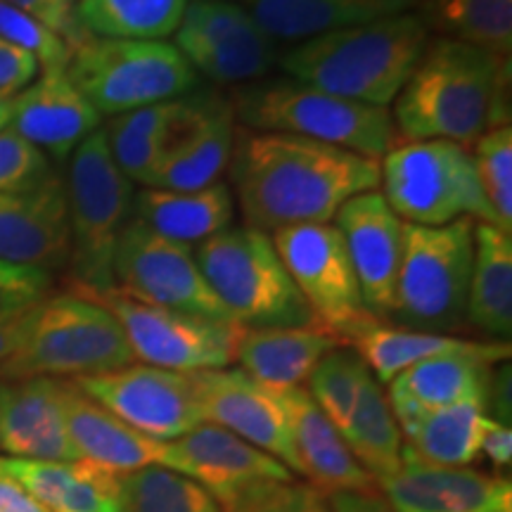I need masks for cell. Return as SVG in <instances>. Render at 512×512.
<instances>
[{"instance_id": "1", "label": "cell", "mask_w": 512, "mask_h": 512, "mask_svg": "<svg viewBox=\"0 0 512 512\" xmlns=\"http://www.w3.org/2000/svg\"><path fill=\"white\" fill-rule=\"evenodd\" d=\"M233 197L247 226L330 223L351 197L380 188V159L290 133L247 131L230 159Z\"/></svg>"}, {"instance_id": "2", "label": "cell", "mask_w": 512, "mask_h": 512, "mask_svg": "<svg viewBox=\"0 0 512 512\" xmlns=\"http://www.w3.org/2000/svg\"><path fill=\"white\" fill-rule=\"evenodd\" d=\"M508 76L510 57L453 38L430 41L394 100L392 119L399 143L451 140L467 147L489 128L508 126L501 119Z\"/></svg>"}, {"instance_id": "3", "label": "cell", "mask_w": 512, "mask_h": 512, "mask_svg": "<svg viewBox=\"0 0 512 512\" xmlns=\"http://www.w3.org/2000/svg\"><path fill=\"white\" fill-rule=\"evenodd\" d=\"M427 43L425 19L406 12L297 43L278 62L294 81L339 98L389 107L411 79Z\"/></svg>"}, {"instance_id": "4", "label": "cell", "mask_w": 512, "mask_h": 512, "mask_svg": "<svg viewBox=\"0 0 512 512\" xmlns=\"http://www.w3.org/2000/svg\"><path fill=\"white\" fill-rule=\"evenodd\" d=\"M133 351L119 320L79 292L57 294L29 311L15 354L0 366V380L91 377L133 366Z\"/></svg>"}, {"instance_id": "5", "label": "cell", "mask_w": 512, "mask_h": 512, "mask_svg": "<svg viewBox=\"0 0 512 512\" xmlns=\"http://www.w3.org/2000/svg\"><path fill=\"white\" fill-rule=\"evenodd\" d=\"M230 105L249 131L290 133L373 159L399 145L387 107L339 98L290 76L249 86Z\"/></svg>"}, {"instance_id": "6", "label": "cell", "mask_w": 512, "mask_h": 512, "mask_svg": "<svg viewBox=\"0 0 512 512\" xmlns=\"http://www.w3.org/2000/svg\"><path fill=\"white\" fill-rule=\"evenodd\" d=\"M195 259L240 328H302L316 323L264 230L230 226L200 242Z\"/></svg>"}, {"instance_id": "7", "label": "cell", "mask_w": 512, "mask_h": 512, "mask_svg": "<svg viewBox=\"0 0 512 512\" xmlns=\"http://www.w3.org/2000/svg\"><path fill=\"white\" fill-rule=\"evenodd\" d=\"M69 209V261L74 292L114 287V254L131 221L133 183L114 164L105 131L98 128L72 152L64 181Z\"/></svg>"}, {"instance_id": "8", "label": "cell", "mask_w": 512, "mask_h": 512, "mask_svg": "<svg viewBox=\"0 0 512 512\" xmlns=\"http://www.w3.org/2000/svg\"><path fill=\"white\" fill-rule=\"evenodd\" d=\"M382 195L411 226L437 228L458 219L498 221L479 185L470 147L451 140H408L380 159Z\"/></svg>"}, {"instance_id": "9", "label": "cell", "mask_w": 512, "mask_h": 512, "mask_svg": "<svg viewBox=\"0 0 512 512\" xmlns=\"http://www.w3.org/2000/svg\"><path fill=\"white\" fill-rule=\"evenodd\" d=\"M69 79L100 117L183 98L197 83V72L169 41L88 36L72 48Z\"/></svg>"}, {"instance_id": "10", "label": "cell", "mask_w": 512, "mask_h": 512, "mask_svg": "<svg viewBox=\"0 0 512 512\" xmlns=\"http://www.w3.org/2000/svg\"><path fill=\"white\" fill-rule=\"evenodd\" d=\"M472 219L427 228L403 223L392 316L401 328L446 335L465 318L472 271Z\"/></svg>"}, {"instance_id": "11", "label": "cell", "mask_w": 512, "mask_h": 512, "mask_svg": "<svg viewBox=\"0 0 512 512\" xmlns=\"http://www.w3.org/2000/svg\"><path fill=\"white\" fill-rule=\"evenodd\" d=\"M79 294H86L112 311L124 330L133 358H140L145 366L200 373L228 368L235 361L242 335L240 325L159 309L136 302L114 287L105 292Z\"/></svg>"}, {"instance_id": "12", "label": "cell", "mask_w": 512, "mask_h": 512, "mask_svg": "<svg viewBox=\"0 0 512 512\" xmlns=\"http://www.w3.org/2000/svg\"><path fill=\"white\" fill-rule=\"evenodd\" d=\"M114 290L159 309L238 325L202 275L195 247L166 240L133 219L114 254Z\"/></svg>"}, {"instance_id": "13", "label": "cell", "mask_w": 512, "mask_h": 512, "mask_svg": "<svg viewBox=\"0 0 512 512\" xmlns=\"http://www.w3.org/2000/svg\"><path fill=\"white\" fill-rule=\"evenodd\" d=\"M271 240L318 325L344 342L351 330L373 320L335 223L287 226L273 230Z\"/></svg>"}, {"instance_id": "14", "label": "cell", "mask_w": 512, "mask_h": 512, "mask_svg": "<svg viewBox=\"0 0 512 512\" xmlns=\"http://www.w3.org/2000/svg\"><path fill=\"white\" fill-rule=\"evenodd\" d=\"M72 382L88 399L155 441H176L207 422L192 373L140 363Z\"/></svg>"}, {"instance_id": "15", "label": "cell", "mask_w": 512, "mask_h": 512, "mask_svg": "<svg viewBox=\"0 0 512 512\" xmlns=\"http://www.w3.org/2000/svg\"><path fill=\"white\" fill-rule=\"evenodd\" d=\"M174 46L195 72L216 83H247L278 60L275 41L235 0H190Z\"/></svg>"}, {"instance_id": "16", "label": "cell", "mask_w": 512, "mask_h": 512, "mask_svg": "<svg viewBox=\"0 0 512 512\" xmlns=\"http://www.w3.org/2000/svg\"><path fill=\"white\" fill-rule=\"evenodd\" d=\"M192 377L200 394L204 420L233 432L235 437L280 460L290 472L302 475L290 422L278 394L238 368L200 370Z\"/></svg>"}, {"instance_id": "17", "label": "cell", "mask_w": 512, "mask_h": 512, "mask_svg": "<svg viewBox=\"0 0 512 512\" xmlns=\"http://www.w3.org/2000/svg\"><path fill=\"white\" fill-rule=\"evenodd\" d=\"M332 221L347 247L368 313L375 320L389 318L401 268L403 221L380 190L351 197Z\"/></svg>"}, {"instance_id": "18", "label": "cell", "mask_w": 512, "mask_h": 512, "mask_svg": "<svg viewBox=\"0 0 512 512\" xmlns=\"http://www.w3.org/2000/svg\"><path fill=\"white\" fill-rule=\"evenodd\" d=\"M162 467L204 486L219 505L259 482L294 479L280 460L211 422H202L181 439L164 441Z\"/></svg>"}, {"instance_id": "19", "label": "cell", "mask_w": 512, "mask_h": 512, "mask_svg": "<svg viewBox=\"0 0 512 512\" xmlns=\"http://www.w3.org/2000/svg\"><path fill=\"white\" fill-rule=\"evenodd\" d=\"M375 484L396 512H512L510 479L427 463L411 446L399 472Z\"/></svg>"}, {"instance_id": "20", "label": "cell", "mask_w": 512, "mask_h": 512, "mask_svg": "<svg viewBox=\"0 0 512 512\" xmlns=\"http://www.w3.org/2000/svg\"><path fill=\"white\" fill-rule=\"evenodd\" d=\"M510 358V342H482L472 351H453L425 358L401 370L389 387V406L399 430L420 413L460 401L486 399L491 368Z\"/></svg>"}, {"instance_id": "21", "label": "cell", "mask_w": 512, "mask_h": 512, "mask_svg": "<svg viewBox=\"0 0 512 512\" xmlns=\"http://www.w3.org/2000/svg\"><path fill=\"white\" fill-rule=\"evenodd\" d=\"M0 261L57 268L69 261L67 188L50 174L34 188L0 192Z\"/></svg>"}, {"instance_id": "22", "label": "cell", "mask_w": 512, "mask_h": 512, "mask_svg": "<svg viewBox=\"0 0 512 512\" xmlns=\"http://www.w3.org/2000/svg\"><path fill=\"white\" fill-rule=\"evenodd\" d=\"M0 448L10 458L48 463L79 460L64 422L60 380H0Z\"/></svg>"}, {"instance_id": "23", "label": "cell", "mask_w": 512, "mask_h": 512, "mask_svg": "<svg viewBox=\"0 0 512 512\" xmlns=\"http://www.w3.org/2000/svg\"><path fill=\"white\" fill-rule=\"evenodd\" d=\"M12 131L43 155L72 157L83 140L100 128V114L79 93L64 69H43L41 79L12 95Z\"/></svg>"}, {"instance_id": "24", "label": "cell", "mask_w": 512, "mask_h": 512, "mask_svg": "<svg viewBox=\"0 0 512 512\" xmlns=\"http://www.w3.org/2000/svg\"><path fill=\"white\" fill-rule=\"evenodd\" d=\"M278 394L283 403L294 448H297L302 475L311 479L320 494L335 491H375V479L368 475L349 451L347 441L325 413L316 406L304 387L285 389Z\"/></svg>"}, {"instance_id": "25", "label": "cell", "mask_w": 512, "mask_h": 512, "mask_svg": "<svg viewBox=\"0 0 512 512\" xmlns=\"http://www.w3.org/2000/svg\"><path fill=\"white\" fill-rule=\"evenodd\" d=\"M62 408L79 460H88L117 475L143 467H162L164 441H155L128 427L100 403L88 399L74 382H62Z\"/></svg>"}, {"instance_id": "26", "label": "cell", "mask_w": 512, "mask_h": 512, "mask_svg": "<svg viewBox=\"0 0 512 512\" xmlns=\"http://www.w3.org/2000/svg\"><path fill=\"white\" fill-rule=\"evenodd\" d=\"M238 138L233 105L221 98H200L195 117L171 147L152 178L157 190H200L221 181Z\"/></svg>"}, {"instance_id": "27", "label": "cell", "mask_w": 512, "mask_h": 512, "mask_svg": "<svg viewBox=\"0 0 512 512\" xmlns=\"http://www.w3.org/2000/svg\"><path fill=\"white\" fill-rule=\"evenodd\" d=\"M337 347H344L342 337L318 323L302 328H242L235 361L266 389L285 392L302 387L323 356Z\"/></svg>"}, {"instance_id": "28", "label": "cell", "mask_w": 512, "mask_h": 512, "mask_svg": "<svg viewBox=\"0 0 512 512\" xmlns=\"http://www.w3.org/2000/svg\"><path fill=\"white\" fill-rule=\"evenodd\" d=\"M249 12L273 41L304 43L332 31L363 27L418 10L420 0H247Z\"/></svg>"}, {"instance_id": "29", "label": "cell", "mask_w": 512, "mask_h": 512, "mask_svg": "<svg viewBox=\"0 0 512 512\" xmlns=\"http://www.w3.org/2000/svg\"><path fill=\"white\" fill-rule=\"evenodd\" d=\"M0 467L48 512H124L121 475L88 460L48 463L0 456Z\"/></svg>"}, {"instance_id": "30", "label": "cell", "mask_w": 512, "mask_h": 512, "mask_svg": "<svg viewBox=\"0 0 512 512\" xmlns=\"http://www.w3.org/2000/svg\"><path fill=\"white\" fill-rule=\"evenodd\" d=\"M131 219L181 245H200L233 226L235 197L228 183L200 190L145 188L133 197Z\"/></svg>"}, {"instance_id": "31", "label": "cell", "mask_w": 512, "mask_h": 512, "mask_svg": "<svg viewBox=\"0 0 512 512\" xmlns=\"http://www.w3.org/2000/svg\"><path fill=\"white\" fill-rule=\"evenodd\" d=\"M465 318L484 335L508 342L512 332V235L475 223Z\"/></svg>"}, {"instance_id": "32", "label": "cell", "mask_w": 512, "mask_h": 512, "mask_svg": "<svg viewBox=\"0 0 512 512\" xmlns=\"http://www.w3.org/2000/svg\"><path fill=\"white\" fill-rule=\"evenodd\" d=\"M344 344H349V349L361 356L368 370L375 373L377 382L389 384L401 370L411 368L425 358L453 354V351H472L482 342L401 328V325L394 328V325H382L380 320L373 318L351 330L344 337Z\"/></svg>"}, {"instance_id": "33", "label": "cell", "mask_w": 512, "mask_h": 512, "mask_svg": "<svg viewBox=\"0 0 512 512\" xmlns=\"http://www.w3.org/2000/svg\"><path fill=\"white\" fill-rule=\"evenodd\" d=\"M482 401H460L434 408L401 427L418 456L441 467H465L479 458V434L484 420Z\"/></svg>"}, {"instance_id": "34", "label": "cell", "mask_w": 512, "mask_h": 512, "mask_svg": "<svg viewBox=\"0 0 512 512\" xmlns=\"http://www.w3.org/2000/svg\"><path fill=\"white\" fill-rule=\"evenodd\" d=\"M190 0H79L74 17L88 36L166 41Z\"/></svg>"}, {"instance_id": "35", "label": "cell", "mask_w": 512, "mask_h": 512, "mask_svg": "<svg viewBox=\"0 0 512 512\" xmlns=\"http://www.w3.org/2000/svg\"><path fill=\"white\" fill-rule=\"evenodd\" d=\"M415 12L430 31H441V38L498 57L512 53V0H420Z\"/></svg>"}, {"instance_id": "36", "label": "cell", "mask_w": 512, "mask_h": 512, "mask_svg": "<svg viewBox=\"0 0 512 512\" xmlns=\"http://www.w3.org/2000/svg\"><path fill=\"white\" fill-rule=\"evenodd\" d=\"M349 451L366 467L375 482L392 477L401 467V430L382 384L373 375L363 384V392L351 415L347 430L342 432Z\"/></svg>"}, {"instance_id": "37", "label": "cell", "mask_w": 512, "mask_h": 512, "mask_svg": "<svg viewBox=\"0 0 512 512\" xmlns=\"http://www.w3.org/2000/svg\"><path fill=\"white\" fill-rule=\"evenodd\" d=\"M124 512H223L204 486L164 467H143L119 477Z\"/></svg>"}, {"instance_id": "38", "label": "cell", "mask_w": 512, "mask_h": 512, "mask_svg": "<svg viewBox=\"0 0 512 512\" xmlns=\"http://www.w3.org/2000/svg\"><path fill=\"white\" fill-rule=\"evenodd\" d=\"M370 375L373 373L354 349L337 347L323 356V361L313 368L306 380L309 384L306 392L325 413V418L337 427L339 434L347 430L358 396L363 392V384L368 382Z\"/></svg>"}, {"instance_id": "39", "label": "cell", "mask_w": 512, "mask_h": 512, "mask_svg": "<svg viewBox=\"0 0 512 512\" xmlns=\"http://www.w3.org/2000/svg\"><path fill=\"white\" fill-rule=\"evenodd\" d=\"M475 169L479 185L494 211L498 228L512 233V128H489L475 143Z\"/></svg>"}, {"instance_id": "40", "label": "cell", "mask_w": 512, "mask_h": 512, "mask_svg": "<svg viewBox=\"0 0 512 512\" xmlns=\"http://www.w3.org/2000/svg\"><path fill=\"white\" fill-rule=\"evenodd\" d=\"M223 512H332L316 486L292 482H259L221 503Z\"/></svg>"}, {"instance_id": "41", "label": "cell", "mask_w": 512, "mask_h": 512, "mask_svg": "<svg viewBox=\"0 0 512 512\" xmlns=\"http://www.w3.org/2000/svg\"><path fill=\"white\" fill-rule=\"evenodd\" d=\"M0 38L36 55L43 69H64L72 57V48L62 36L8 0H0Z\"/></svg>"}, {"instance_id": "42", "label": "cell", "mask_w": 512, "mask_h": 512, "mask_svg": "<svg viewBox=\"0 0 512 512\" xmlns=\"http://www.w3.org/2000/svg\"><path fill=\"white\" fill-rule=\"evenodd\" d=\"M53 174L48 157L5 126L0 131V192H19L34 188Z\"/></svg>"}, {"instance_id": "43", "label": "cell", "mask_w": 512, "mask_h": 512, "mask_svg": "<svg viewBox=\"0 0 512 512\" xmlns=\"http://www.w3.org/2000/svg\"><path fill=\"white\" fill-rule=\"evenodd\" d=\"M50 285L53 278L46 268L0 261V323L24 316L46 302Z\"/></svg>"}, {"instance_id": "44", "label": "cell", "mask_w": 512, "mask_h": 512, "mask_svg": "<svg viewBox=\"0 0 512 512\" xmlns=\"http://www.w3.org/2000/svg\"><path fill=\"white\" fill-rule=\"evenodd\" d=\"M8 3L17 5L19 10L29 12L31 17H36L38 22L46 24L48 29H53L57 36H62L67 41L69 48H76L81 41H86L88 34L79 27L74 17V8L67 0H8Z\"/></svg>"}, {"instance_id": "45", "label": "cell", "mask_w": 512, "mask_h": 512, "mask_svg": "<svg viewBox=\"0 0 512 512\" xmlns=\"http://www.w3.org/2000/svg\"><path fill=\"white\" fill-rule=\"evenodd\" d=\"M38 69H41V64H38L36 55L0 38V95H5V98L17 95L36 79Z\"/></svg>"}, {"instance_id": "46", "label": "cell", "mask_w": 512, "mask_h": 512, "mask_svg": "<svg viewBox=\"0 0 512 512\" xmlns=\"http://www.w3.org/2000/svg\"><path fill=\"white\" fill-rule=\"evenodd\" d=\"M489 460L496 470H508L512 463V430L489 415L482 420V434H479V456Z\"/></svg>"}, {"instance_id": "47", "label": "cell", "mask_w": 512, "mask_h": 512, "mask_svg": "<svg viewBox=\"0 0 512 512\" xmlns=\"http://www.w3.org/2000/svg\"><path fill=\"white\" fill-rule=\"evenodd\" d=\"M484 411H491L489 418H494L503 425H510V363L505 361L491 368L489 382H486V399Z\"/></svg>"}, {"instance_id": "48", "label": "cell", "mask_w": 512, "mask_h": 512, "mask_svg": "<svg viewBox=\"0 0 512 512\" xmlns=\"http://www.w3.org/2000/svg\"><path fill=\"white\" fill-rule=\"evenodd\" d=\"M328 503L332 512H396L377 491H335Z\"/></svg>"}, {"instance_id": "49", "label": "cell", "mask_w": 512, "mask_h": 512, "mask_svg": "<svg viewBox=\"0 0 512 512\" xmlns=\"http://www.w3.org/2000/svg\"><path fill=\"white\" fill-rule=\"evenodd\" d=\"M0 512H48L34 496L0 467Z\"/></svg>"}, {"instance_id": "50", "label": "cell", "mask_w": 512, "mask_h": 512, "mask_svg": "<svg viewBox=\"0 0 512 512\" xmlns=\"http://www.w3.org/2000/svg\"><path fill=\"white\" fill-rule=\"evenodd\" d=\"M27 318L29 313H24V316L0 323V366L17 351L19 342L24 337V330H27Z\"/></svg>"}, {"instance_id": "51", "label": "cell", "mask_w": 512, "mask_h": 512, "mask_svg": "<svg viewBox=\"0 0 512 512\" xmlns=\"http://www.w3.org/2000/svg\"><path fill=\"white\" fill-rule=\"evenodd\" d=\"M10 114H12V98L0 95V131L10 124Z\"/></svg>"}, {"instance_id": "52", "label": "cell", "mask_w": 512, "mask_h": 512, "mask_svg": "<svg viewBox=\"0 0 512 512\" xmlns=\"http://www.w3.org/2000/svg\"><path fill=\"white\" fill-rule=\"evenodd\" d=\"M67 3H69V5H72V8H74V5H76V3H79V0H67Z\"/></svg>"}]
</instances>
